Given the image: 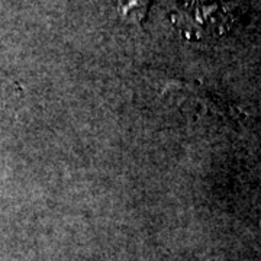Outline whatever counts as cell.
Instances as JSON below:
<instances>
[{"label":"cell","mask_w":261,"mask_h":261,"mask_svg":"<svg viewBox=\"0 0 261 261\" xmlns=\"http://www.w3.org/2000/svg\"><path fill=\"white\" fill-rule=\"evenodd\" d=\"M174 28L190 41H212L232 28V6L225 0H185L173 12Z\"/></svg>","instance_id":"cell-1"},{"label":"cell","mask_w":261,"mask_h":261,"mask_svg":"<svg viewBox=\"0 0 261 261\" xmlns=\"http://www.w3.org/2000/svg\"><path fill=\"white\" fill-rule=\"evenodd\" d=\"M151 0H118V12L128 22L140 25L144 22Z\"/></svg>","instance_id":"cell-2"},{"label":"cell","mask_w":261,"mask_h":261,"mask_svg":"<svg viewBox=\"0 0 261 261\" xmlns=\"http://www.w3.org/2000/svg\"><path fill=\"white\" fill-rule=\"evenodd\" d=\"M20 94V87L16 82L6 77H0V109L13 106Z\"/></svg>","instance_id":"cell-3"}]
</instances>
